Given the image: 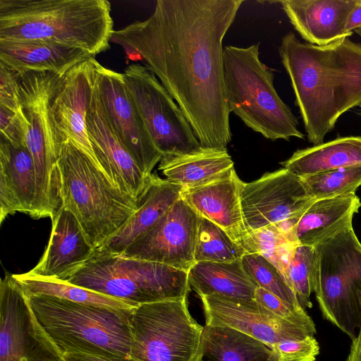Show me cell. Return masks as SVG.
<instances>
[{
	"mask_svg": "<svg viewBox=\"0 0 361 361\" xmlns=\"http://www.w3.org/2000/svg\"><path fill=\"white\" fill-rule=\"evenodd\" d=\"M63 74L49 71L20 73L21 104L27 120L26 145L35 168L37 219L54 220L62 206L59 159L61 144L51 123V94Z\"/></svg>",
	"mask_w": 361,
	"mask_h": 361,
	"instance_id": "9c48e42d",
	"label": "cell"
},
{
	"mask_svg": "<svg viewBox=\"0 0 361 361\" xmlns=\"http://www.w3.org/2000/svg\"><path fill=\"white\" fill-rule=\"evenodd\" d=\"M358 106L360 107V114H361V103Z\"/></svg>",
	"mask_w": 361,
	"mask_h": 361,
	"instance_id": "ee69618b",
	"label": "cell"
},
{
	"mask_svg": "<svg viewBox=\"0 0 361 361\" xmlns=\"http://www.w3.org/2000/svg\"><path fill=\"white\" fill-rule=\"evenodd\" d=\"M114 31L106 0H0V39L49 42L95 56L109 49Z\"/></svg>",
	"mask_w": 361,
	"mask_h": 361,
	"instance_id": "277c9868",
	"label": "cell"
},
{
	"mask_svg": "<svg viewBox=\"0 0 361 361\" xmlns=\"http://www.w3.org/2000/svg\"><path fill=\"white\" fill-rule=\"evenodd\" d=\"M280 164L300 178L361 164V136L339 137L298 149Z\"/></svg>",
	"mask_w": 361,
	"mask_h": 361,
	"instance_id": "f1b7e54d",
	"label": "cell"
},
{
	"mask_svg": "<svg viewBox=\"0 0 361 361\" xmlns=\"http://www.w3.org/2000/svg\"><path fill=\"white\" fill-rule=\"evenodd\" d=\"M64 282L137 305L185 298L190 289L187 271L97 249Z\"/></svg>",
	"mask_w": 361,
	"mask_h": 361,
	"instance_id": "52a82bcc",
	"label": "cell"
},
{
	"mask_svg": "<svg viewBox=\"0 0 361 361\" xmlns=\"http://www.w3.org/2000/svg\"><path fill=\"white\" fill-rule=\"evenodd\" d=\"M129 325L130 357L137 361H193L203 329L190 315L187 298L138 305Z\"/></svg>",
	"mask_w": 361,
	"mask_h": 361,
	"instance_id": "30bf717a",
	"label": "cell"
},
{
	"mask_svg": "<svg viewBox=\"0 0 361 361\" xmlns=\"http://www.w3.org/2000/svg\"><path fill=\"white\" fill-rule=\"evenodd\" d=\"M279 52L307 140L321 144L338 118L361 103V44L344 37L317 46L289 32Z\"/></svg>",
	"mask_w": 361,
	"mask_h": 361,
	"instance_id": "7a4b0ae2",
	"label": "cell"
},
{
	"mask_svg": "<svg viewBox=\"0 0 361 361\" xmlns=\"http://www.w3.org/2000/svg\"><path fill=\"white\" fill-rule=\"evenodd\" d=\"M58 164L61 208L74 214L97 249L135 212L139 202L115 185L99 164L70 140L61 145Z\"/></svg>",
	"mask_w": 361,
	"mask_h": 361,
	"instance_id": "5b68a950",
	"label": "cell"
},
{
	"mask_svg": "<svg viewBox=\"0 0 361 361\" xmlns=\"http://www.w3.org/2000/svg\"><path fill=\"white\" fill-rule=\"evenodd\" d=\"M193 361H280L267 344L235 329L204 325Z\"/></svg>",
	"mask_w": 361,
	"mask_h": 361,
	"instance_id": "4316f807",
	"label": "cell"
},
{
	"mask_svg": "<svg viewBox=\"0 0 361 361\" xmlns=\"http://www.w3.org/2000/svg\"><path fill=\"white\" fill-rule=\"evenodd\" d=\"M361 28V0L350 12L345 25V32L350 36L357 29Z\"/></svg>",
	"mask_w": 361,
	"mask_h": 361,
	"instance_id": "60d3db41",
	"label": "cell"
},
{
	"mask_svg": "<svg viewBox=\"0 0 361 361\" xmlns=\"http://www.w3.org/2000/svg\"><path fill=\"white\" fill-rule=\"evenodd\" d=\"M0 138L12 145L27 147V120L0 106Z\"/></svg>",
	"mask_w": 361,
	"mask_h": 361,
	"instance_id": "f35d334b",
	"label": "cell"
},
{
	"mask_svg": "<svg viewBox=\"0 0 361 361\" xmlns=\"http://www.w3.org/2000/svg\"><path fill=\"white\" fill-rule=\"evenodd\" d=\"M271 348L280 361H315L319 353V345L314 336L283 341L273 345Z\"/></svg>",
	"mask_w": 361,
	"mask_h": 361,
	"instance_id": "d590c367",
	"label": "cell"
},
{
	"mask_svg": "<svg viewBox=\"0 0 361 361\" xmlns=\"http://www.w3.org/2000/svg\"><path fill=\"white\" fill-rule=\"evenodd\" d=\"M51 221L48 245L38 264L25 274L66 281L87 262L96 249L70 211L61 208Z\"/></svg>",
	"mask_w": 361,
	"mask_h": 361,
	"instance_id": "ac0fdd59",
	"label": "cell"
},
{
	"mask_svg": "<svg viewBox=\"0 0 361 361\" xmlns=\"http://www.w3.org/2000/svg\"><path fill=\"white\" fill-rule=\"evenodd\" d=\"M31 331L57 361L67 352L130 357V314L44 295H27Z\"/></svg>",
	"mask_w": 361,
	"mask_h": 361,
	"instance_id": "3957f363",
	"label": "cell"
},
{
	"mask_svg": "<svg viewBox=\"0 0 361 361\" xmlns=\"http://www.w3.org/2000/svg\"><path fill=\"white\" fill-rule=\"evenodd\" d=\"M316 200L300 177L283 168L243 183L240 202L245 227L250 233L271 224L300 218Z\"/></svg>",
	"mask_w": 361,
	"mask_h": 361,
	"instance_id": "7c38bea8",
	"label": "cell"
},
{
	"mask_svg": "<svg viewBox=\"0 0 361 361\" xmlns=\"http://www.w3.org/2000/svg\"><path fill=\"white\" fill-rule=\"evenodd\" d=\"M259 45L224 47V82L229 111L267 139H304L297 117L274 87L272 70L259 59Z\"/></svg>",
	"mask_w": 361,
	"mask_h": 361,
	"instance_id": "8992f818",
	"label": "cell"
},
{
	"mask_svg": "<svg viewBox=\"0 0 361 361\" xmlns=\"http://www.w3.org/2000/svg\"><path fill=\"white\" fill-rule=\"evenodd\" d=\"M255 300L271 313L287 320L302 324L314 322L306 310L288 304L261 287L256 289Z\"/></svg>",
	"mask_w": 361,
	"mask_h": 361,
	"instance_id": "74e56055",
	"label": "cell"
},
{
	"mask_svg": "<svg viewBox=\"0 0 361 361\" xmlns=\"http://www.w3.org/2000/svg\"><path fill=\"white\" fill-rule=\"evenodd\" d=\"M297 246L276 224L248 233V236L243 245L247 254H259L263 256L285 278L287 265Z\"/></svg>",
	"mask_w": 361,
	"mask_h": 361,
	"instance_id": "1f68e13d",
	"label": "cell"
},
{
	"mask_svg": "<svg viewBox=\"0 0 361 361\" xmlns=\"http://www.w3.org/2000/svg\"><path fill=\"white\" fill-rule=\"evenodd\" d=\"M241 262L245 270L259 287L288 304L302 309L283 274L269 260L259 254H245Z\"/></svg>",
	"mask_w": 361,
	"mask_h": 361,
	"instance_id": "e575fe53",
	"label": "cell"
},
{
	"mask_svg": "<svg viewBox=\"0 0 361 361\" xmlns=\"http://www.w3.org/2000/svg\"><path fill=\"white\" fill-rule=\"evenodd\" d=\"M243 0H158L153 13L111 42L141 62L176 102L203 148L231 140L223 40Z\"/></svg>",
	"mask_w": 361,
	"mask_h": 361,
	"instance_id": "6da1fadb",
	"label": "cell"
},
{
	"mask_svg": "<svg viewBox=\"0 0 361 361\" xmlns=\"http://www.w3.org/2000/svg\"><path fill=\"white\" fill-rule=\"evenodd\" d=\"M314 250V293L319 309L353 339L361 328V243L350 227Z\"/></svg>",
	"mask_w": 361,
	"mask_h": 361,
	"instance_id": "ba28073f",
	"label": "cell"
},
{
	"mask_svg": "<svg viewBox=\"0 0 361 361\" xmlns=\"http://www.w3.org/2000/svg\"><path fill=\"white\" fill-rule=\"evenodd\" d=\"M200 215L181 197L123 253L188 272L195 262Z\"/></svg>",
	"mask_w": 361,
	"mask_h": 361,
	"instance_id": "5bb4252c",
	"label": "cell"
},
{
	"mask_svg": "<svg viewBox=\"0 0 361 361\" xmlns=\"http://www.w3.org/2000/svg\"><path fill=\"white\" fill-rule=\"evenodd\" d=\"M361 202L355 193L316 200L298 219L290 233L296 245L316 247L353 227Z\"/></svg>",
	"mask_w": 361,
	"mask_h": 361,
	"instance_id": "cb8c5ba5",
	"label": "cell"
},
{
	"mask_svg": "<svg viewBox=\"0 0 361 361\" xmlns=\"http://www.w3.org/2000/svg\"><path fill=\"white\" fill-rule=\"evenodd\" d=\"M86 125L92 149L99 166L115 185L140 204L152 175L145 176L114 133L101 102L94 75Z\"/></svg>",
	"mask_w": 361,
	"mask_h": 361,
	"instance_id": "e0dca14e",
	"label": "cell"
},
{
	"mask_svg": "<svg viewBox=\"0 0 361 361\" xmlns=\"http://www.w3.org/2000/svg\"><path fill=\"white\" fill-rule=\"evenodd\" d=\"M345 361H361V328L352 339L350 353Z\"/></svg>",
	"mask_w": 361,
	"mask_h": 361,
	"instance_id": "b9f144b4",
	"label": "cell"
},
{
	"mask_svg": "<svg viewBox=\"0 0 361 361\" xmlns=\"http://www.w3.org/2000/svg\"><path fill=\"white\" fill-rule=\"evenodd\" d=\"M359 0H283L281 8L307 43L325 46L350 35L348 18Z\"/></svg>",
	"mask_w": 361,
	"mask_h": 361,
	"instance_id": "ffe728a7",
	"label": "cell"
},
{
	"mask_svg": "<svg viewBox=\"0 0 361 361\" xmlns=\"http://www.w3.org/2000/svg\"><path fill=\"white\" fill-rule=\"evenodd\" d=\"M354 32H355V33H357L361 38V28L355 30Z\"/></svg>",
	"mask_w": 361,
	"mask_h": 361,
	"instance_id": "7bdbcfd3",
	"label": "cell"
},
{
	"mask_svg": "<svg viewBox=\"0 0 361 361\" xmlns=\"http://www.w3.org/2000/svg\"><path fill=\"white\" fill-rule=\"evenodd\" d=\"M235 170L209 184L183 188L182 197L202 216L214 223L243 247L248 236L245 227L240 193L243 185Z\"/></svg>",
	"mask_w": 361,
	"mask_h": 361,
	"instance_id": "44dd1931",
	"label": "cell"
},
{
	"mask_svg": "<svg viewBox=\"0 0 361 361\" xmlns=\"http://www.w3.org/2000/svg\"><path fill=\"white\" fill-rule=\"evenodd\" d=\"M54 360L34 338L25 293L7 273L0 283V361Z\"/></svg>",
	"mask_w": 361,
	"mask_h": 361,
	"instance_id": "d6986e66",
	"label": "cell"
},
{
	"mask_svg": "<svg viewBox=\"0 0 361 361\" xmlns=\"http://www.w3.org/2000/svg\"><path fill=\"white\" fill-rule=\"evenodd\" d=\"M308 195L314 200L355 193L361 186V164L301 178Z\"/></svg>",
	"mask_w": 361,
	"mask_h": 361,
	"instance_id": "d6a6232c",
	"label": "cell"
},
{
	"mask_svg": "<svg viewBox=\"0 0 361 361\" xmlns=\"http://www.w3.org/2000/svg\"><path fill=\"white\" fill-rule=\"evenodd\" d=\"M94 60L81 62L59 78L49 98V111L57 140L61 145L71 141L97 163L86 125L94 87Z\"/></svg>",
	"mask_w": 361,
	"mask_h": 361,
	"instance_id": "2e32d148",
	"label": "cell"
},
{
	"mask_svg": "<svg viewBox=\"0 0 361 361\" xmlns=\"http://www.w3.org/2000/svg\"><path fill=\"white\" fill-rule=\"evenodd\" d=\"M191 288L200 296L216 295L254 300L257 283L245 270L241 260L232 262H195L188 271Z\"/></svg>",
	"mask_w": 361,
	"mask_h": 361,
	"instance_id": "83f0119b",
	"label": "cell"
},
{
	"mask_svg": "<svg viewBox=\"0 0 361 361\" xmlns=\"http://www.w3.org/2000/svg\"><path fill=\"white\" fill-rule=\"evenodd\" d=\"M314 247H295L287 265L285 276L302 309L311 308L310 296L314 291Z\"/></svg>",
	"mask_w": 361,
	"mask_h": 361,
	"instance_id": "836d02e7",
	"label": "cell"
},
{
	"mask_svg": "<svg viewBox=\"0 0 361 361\" xmlns=\"http://www.w3.org/2000/svg\"><path fill=\"white\" fill-rule=\"evenodd\" d=\"M183 190L181 185L152 174L137 209L115 234L97 250L123 254L182 197Z\"/></svg>",
	"mask_w": 361,
	"mask_h": 361,
	"instance_id": "d4e9b609",
	"label": "cell"
},
{
	"mask_svg": "<svg viewBox=\"0 0 361 361\" xmlns=\"http://www.w3.org/2000/svg\"><path fill=\"white\" fill-rule=\"evenodd\" d=\"M34 161L27 147L0 138V223L20 212L37 219Z\"/></svg>",
	"mask_w": 361,
	"mask_h": 361,
	"instance_id": "7402d4cb",
	"label": "cell"
},
{
	"mask_svg": "<svg viewBox=\"0 0 361 361\" xmlns=\"http://www.w3.org/2000/svg\"><path fill=\"white\" fill-rule=\"evenodd\" d=\"M245 249L221 227L200 216L195 248V262H232L241 260Z\"/></svg>",
	"mask_w": 361,
	"mask_h": 361,
	"instance_id": "4dcf8cb0",
	"label": "cell"
},
{
	"mask_svg": "<svg viewBox=\"0 0 361 361\" xmlns=\"http://www.w3.org/2000/svg\"><path fill=\"white\" fill-rule=\"evenodd\" d=\"M27 295H44L130 314L137 305L58 280L13 274Z\"/></svg>",
	"mask_w": 361,
	"mask_h": 361,
	"instance_id": "f546056e",
	"label": "cell"
},
{
	"mask_svg": "<svg viewBox=\"0 0 361 361\" xmlns=\"http://www.w3.org/2000/svg\"><path fill=\"white\" fill-rule=\"evenodd\" d=\"M200 298L206 325L235 329L270 348L283 341L300 340L317 333L314 322L296 323L281 318L255 300H241L216 295Z\"/></svg>",
	"mask_w": 361,
	"mask_h": 361,
	"instance_id": "9a60e30c",
	"label": "cell"
},
{
	"mask_svg": "<svg viewBox=\"0 0 361 361\" xmlns=\"http://www.w3.org/2000/svg\"><path fill=\"white\" fill-rule=\"evenodd\" d=\"M159 169L167 180L183 188L209 184L235 170L227 149L203 147L185 154L162 157Z\"/></svg>",
	"mask_w": 361,
	"mask_h": 361,
	"instance_id": "484cf974",
	"label": "cell"
},
{
	"mask_svg": "<svg viewBox=\"0 0 361 361\" xmlns=\"http://www.w3.org/2000/svg\"><path fill=\"white\" fill-rule=\"evenodd\" d=\"M94 58L81 49L38 40L0 39V62L19 73L49 71L64 74Z\"/></svg>",
	"mask_w": 361,
	"mask_h": 361,
	"instance_id": "603a6c76",
	"label": "cell"
},
{
	"mask_svg": "<svg viewBox=\"0 0 361 361\" xmlns=\"http://www.w3.org/2000/svg\"><path fill=\"white\" fill-rule=\"evenodd\" d=\"M61 361H137L130 357H118L93 355L82 352H67L62 355Z\"/></svg>",
	"mask_w": 361,
	"mask_h": 361,
	"instance_id": "ab89813d",
	"label": "cell"
},
{
	"mask_svg": "<svg viewBox=\"0 0 361 361\" xmlns=\"http://www.w3.org/2000/svg\"><path fill=\"white\" fill-rule=\"evenodd\" d=\"M97 91L114 133L142 172L149 177L162 155L154 146L126 87L122 73L94 62Z\"/></svg>",
	"mask_w": 361,
	"mask_h": 361,
	"instance_id": "4fadbf2b",
	"label": "cell"
},
{
	"mask_svg": "<svg viewBox=\"0 0 361 361\" xmlns=\"http://www.w3.org/2000/svg\"><path fill=\"white\" fill-rule=\"evenodd\" d=\"M19 77V73L0 62V106L26 118L21 104Z\"/></svg>",
	"mask_w": 361,
	"mask_h": 361,
	"instance_id": "8d00e7d4",
	"label": "cell"
},
{
	"mask_svg": "<svg viewBox=\"0 0 361 361\" xmlns=\"http://www.w3.org/2000/svg\"><path fill=\"white\" fill-rule=\"evenodd\" d=\"M122 75L127 91L162 157L185 154L202 147L182 110L153 73L133 63Z\"/></svg>",
	"mask_w": 361,
	"mask_h": 361,
	"instance_id": "8fae6325",
	"label": "cell"
}]
</instances>
